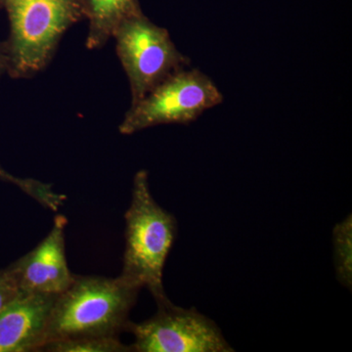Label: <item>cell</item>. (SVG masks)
<instances>
[{
    "instance_id": "6da1fadb",
    "label": "cell",
    "mask_w": 352,
    "mask_h": 352,
    "mask_svg": "<svg viewBox=\"0 0 352 352\" xmlns=\"http://www.w3.org/2000/svg\"><path fill=\"white\" fill-rule=\"evenodd\" d=\"M141 289L120 275H75L55 300L44 344L82 337L120 338L129 328V314Z\"/></svg>"
},
{
    "instance_id": "7a4b0ae2",
    "label": "cell",
    "mask_w": 352,
    "mask_h": 352,
    "mask_svg": "<svg viewBox=\"0 0 352 352\" xmlns=\"http://www.w3.org/2000/svg\"><path fill=\"white\" fill-rule=\"evenodd\" d=\"M9 21L7 74L32 78L50 65L72 25L85 18L82 0H0Z\"/></svg>"
},
{
    "instance_id": "3957f363",
    "label": "cell",
    "mask_w": 352,
    "mask_h": 352,
    "mask_svg": "<svg viewBox=\"0 0 352 352\" xmlns=\"http://www.w3.org/2000/svg\"><path fill=\"white\" fill-rule=\"evenodd\" d=\"M124 219L126 249L120 276L149 289L155 302L163 300L168 296L164 289V267L177 235V221L155 201L144 170L134 175Z\"/></svg>"
},
{
    "instance_id": "277c9868",
    "label": "cell",
    "mask_w": 352,
    "mask_h": 352,
    "mask_svg": "<svg viewBox=\"0 0 352 352\" xmlns=\"http://www.w3.org/2000/svg\"><path fill=\"white\" fill-rule=\"evenodd\" d=\"M222 101L223 95L210 76L198 69H182L131 105L119 131L131 135L160 124H188Z\"/></svg>"
},
{
    "instance_id": "5b68a950",
    "label": "cell",
    "mask_w": 352,
    "mask_h": 352,
    "mask_svg": "<svg viewBox=\"0 0 352 352\" xmlns=\"http://www.w3.org/2000/svg\"><path fill=\"white\" fill-rule=\"evenodd\" d=\"M116 50L129 78L131 105L179 69L189 59L173 43L170 32L143 12L127 18L113 32Z\"/></svg>"
},
{
    "instance_id": "8992f818",
    "label": "cell",
    "mask_w": 352,
    "mask_h": 352,
    "mask_svg": "<svg viewBox=\"0 0 352 352\" xmlns=\"http://www.w3.org/2000/svg\"><path fill=\"white\" fill-rule=\"evenodd\" d=\"M156 303L157 312L149 319L129 323L126 332L134 336L132 351H234L217 324L196 308L177 307L168 296Z\"/></svg>"
},
{
    "instance_id": "52a82bcc",
    "label": "cell",
    "mask_w": 352,
    "mask_h": 352,
    "mask_svg": "<svg viewBox=\"0 0 352 352\" xmlns=\"http://www.w3.org/2000/svg\"><path fill=\"white\" fill-rule=\"evenodd\" d=\"M66 226V217L57 215L47 236L12 264L21 292L60 295L69 288L75 275L67 261Z\"/></svg>"
},
{
    "instance_id": "ba28073f",
    "label": "cell",
    "mask_w": 352,
    "mask_h": 352,
    "mask_svg": "<svg viewBox=\"0 0 352 352\" xmlns=\"http://www.w3.org/2000/svg\"><path fill=\"white\" fill-rule=\"evenodd\" d=\"M57 296L21 292L0 312V352L41 351Z\"/></svg>"
},
{
    "instance_id": "9c48e42d",
    "label": "cell",
    "mask_w": 352,
    "mask_h": 352,
    "mask_svg": "<svg viewBox=\"0 0 352 352\" xmlns=\"http://www.w3.org/2000/svg\"><path fill=\"white\" fill-rule=\"evenodd\" d=\"M83 15L88 21L85 45L100 50L113 38L124 20L142 12L139 0H82Z\"/></svg>"
},
{
    "instance_id": "30bf717a",
    "label": "cell",
    "mask_w": 352,
    "mask_h": 352,
    "mask_svg": "<svg viewBox=\"0 0 352 352\" xmlns=\"http://www.w3.org/2000/svg\"><path fill=\"white\" fill-rule=\"evenodd\" d=\"M333 265L336 277L344 288L352 287V217L336 224L333 229Z\"/></svg>"
},
{
    "instance_id": "8fae6325",
    "label": "cell",
    "mask_w": 352,
    "mask_h": 352,
    "mask_svg": "<svg viewBox=\"0 0 352 352\" xmlns=\"http://www.w3.org/2000/svg\"><path fill=\"white\" fill-rule=\"evenodd\" d=\"M41 351L50 352H126L132 351L116 337H82L56 340L44 344Z\"/></svg>"
},
{
    "instance_id": "7c38bea8",
    "label": "cell",
    "mask_w": 352,
    "mask_h": 352,
    "mask_svg": "<svg viewBox=\"0 0 352 352\" xmlns=\"http://www.w3.org/2000/svg\"><path fill=\"white\" fill-rule=\"evenodd\" d=\"M21 289L12 265L0 271V312L19 296Z\"/></svg>"
},
{
    "instance_id": "4fadbf2b",
    "label": "cell",
    "mask_w": 352,
    "mask_h": 352,
    "mask_svg": "<svg viewBox=\"0 0 352 352\" xmlns=\"http://www.w3.org/2000/svg\"><path fill=\"white\" fill-rule=\"evenodd\" d=\"M0 180L9 182L22 190L28 196L38 201L43 193V183L32 178H21L11 175L0 164Z\"/></svg>"
},
{
    "instance_id": "5bb4252c",
    "label": "cell",
    "mask_w": 352,
    "mask_h": 352,
    "mask_svg": "<svg viewBox=\"0 0 352 352\" xmlns=\"http://www.w3.org/2000/svg\"><path fill=\"white\" fill-rule=\"evenodd\" d=\"M7 74V55L4 43H0V78Z\"/></svg>"
}]
</instances>
